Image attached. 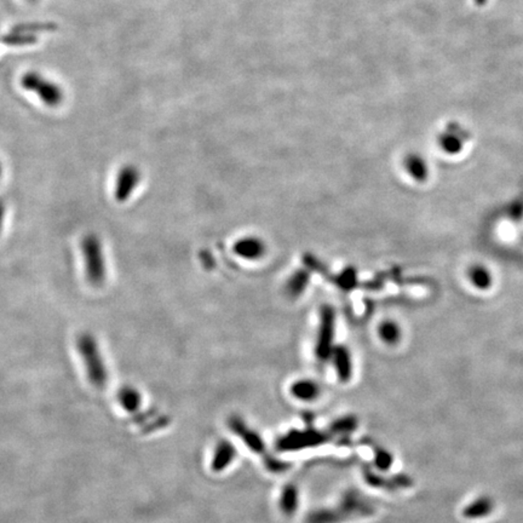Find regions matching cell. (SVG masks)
Wrapping results in <instances>:
<instances>
[{
	"label": "cell",
	"instance_id": "1",
	"mask_svg": "<svg viewBox=\"0 0 523 523\" xmlns=\"http://www.w3.org/2000/svg\"><path fill=\"white\" fill-rule=\"evenodd\" d=\"M77 349L90 383L98 389H103L108 384L109 375L97 340L91 333H81L78 337Z\"/></svg>",
	"mask_w": 523,
	"mask_h": 523
},
{
	"label": "cell",
	"instance_id": "2",
	"mask_svg": "<svg viewBox=\"0 0 523 523\" xmlns=\"http://www.w3.org/2000/svg\"><path fill=\"white\" fill-rule=\"evenodd\" d=\"M81 252L86 279L91 285L100 287L106 281V260L103 246L97 235L89 234L81 241Z\"/></svg>",
	"mask_w": 523,
	"mask_h": 523
},
{
	"label": "cell",
	"instance_id": "3",
	"mask_svg": "<svg viewBox=\"0 0 523 523\" xmlns=\"http://www.w3.org/2000/svg\"><path fill=\"white\" fill-rule=\"evenodd\" d=\"M21 85L23 89L35 92L47 106L57 107L64 101V91L60 86L56 85L52 80H47L39 73H26L22 77Z\"/></svg>",
	"mask_w": 523,
	"mask_h": 523
},
{
	"label": "cell",
	"instance_id": "4",
	"mask_svg": "<svg viewBox=\"0 0 523 523\" xmlns=\"http://www.w3.org/2000/svg\"><path fill=\"white\" fill-rule=\"evenodd\" d=\"M140 181V172L135 165H125L120 169L115 181L114 198L119 203L128 200L136 191Z\"/></svg>",
	"mask_w": 523,
	"mask_h": 523
},
{
	"label": "cell",
	"instance_id": "5",
	"mask_svg": "<svg viewBox=\"0 0 523 523\" xmlns=\"http://www.w3.org/2000/svg\"><path fill=\"white\" fill-rule=\"evenodd\" d=\"M234 252L244 260H260L265 253V244L257 236H244L235 243Z\"/></svg>",
	"mask_w": 523,
	"mask_h": 523
},
{
	"label": "cell",
	"instance_id": "6",
	"mask_svg": "<svg viewBox=\"0 0 523 523\" xmlns=\"http://www.w3.org/2000/svg\"><path fill=\"white\" fill-rule=\"evenodd\" d=\"M118 401L124 411L128 413H135L142 406V395L137 387L131 385H125L118 392Z\"/></svg>",
	"mask_w": 523,
	"mask_h": 523
},
{
	"label": "cell",
	"instance_id": "7",
	"mask_svg": "<svg viewBox=\"0 0 523 523\" xmlns=\"http://www.w3.org/2000/svg\"><path fill=\"white\" fill-rule=\"evenodd\" d=\"M234 457L235 450L233 445L228 441H221L216 447L211 468L213 471H222L233 462Z\"/></svg>",
	"mask_w": 523,
	"mask_h": 523
},
{
	"label": "cell",
	"instance_id": "8",
	"mask_svg": "<svg viewBox=\"0 0 523 523\" xmlns=\"http://www.w3.org/2000/svg\"><path fill=\"white\" fill-rule=\"evenodd\" d=\"M404 167H406V171L409 172V176L418 182H423L428 179V174H429L428 164L418 154H411L409 157H406Z\"/></svg>",
	"mask_w": 523,
	"mask_h": 523
},
{
	"label": "cell",
	"instance_id": "9",
	"mask_svg": "<svg viewBox=\"0 0 523 523\" xmlns=\"http://www.w3.org/2000/svg\"><path fill=\"white\" fill-rule=\"evenodd\" d=\"M470 282L479 289H487L493 284V277L489 269L482 264H474L468 272Z\"/></svg>",
	"mask_w": 523,
	"mask_h": 523
},
{
	"label": "cell",
	"instance_id": "10",
	"mask_svg": "<svg viewBox=\"0 0 523 523\" xmlns=\"http://www.w3.org/2000/svg\"><path fill=\"white\" fill-rule=\"evenodd\" d=\"M438 143L445 153L450 154V155L460 153L464 148L463 133L453 131V130L443 132L438 140Z\"/></svg>",
	"mask_w": 523,
	"mask_h": 523
},
{
	"label": "cell",
	"instance_id": "11",
	"mask_svg": "<svg viewBox=\"0 0 523 523\" xmlns=\"http://www.w3.org/2000/svg\"><path fill=\"white\" fill-rule=\"evenodd\" d=\"M378 335L379 338L383 340L385 344L395 345L400 342L402 331L400 325L394 320H384L383 323L379 325Z\"/></svg>",
	"mask_w": 523,
	"mask_h": 523
},
{
	"label": "cell",
	"instance_id": "12",
	"mask_svg": "<svg viewBox=\"0 0 523 523\" xmlns=\"http://www.w3.org/2000/svg\"><path fill=\"white\" fill-rule=\"evenodd\" d=\"M230 428L234 430L236 434L240 435L241 438L245 440V443H247V446L252 448L253 451L260 452L263 450V441H260V438H258V435L255 434L253 431H250L243 426L241 421H239L236 418H233L230 421Z\"/></svg>",
	"mask_w": 523,
	"mask_h": 523
},
{
	"label": "cell",
	"instance_id": "13",
	"mask_svg": "<svg viewBox=\"0 0 523 523\" xmlns=\"http://www.w3.org/2000/svg\"><path fill=\"white\" fill-rule=\"evenodd\" d=\"M319 392L318 384L313 380H308V379L298 380L292 387V394L299 400H314L315 397L319 395Z\"/></svg>",
	"mask_w": 523,
	"mask_h": 523
},
{
	"label": "cell",
	"instance_id": "14",
	"mask_svg": "<svg viewBox=\"0 0 523 523\" xmlns=\"http://www.w3.org/2000/svg\"><path fill=\"white\" fill-rule=\"evenodd\" d=\"M333 355H335V365H336L338 375L342 380H348L350 372H351V362H350L348 350L343 347H339L333 350Z\"/></svg>",
	"mask_w": 523,
	"mask_h": 523
},
{
	"label": "cell",
	"instance_id": "15",
	"mask_svg": "<svg viewBox=\"0 0 523 523\" xmlns=\"http://www.w3.org/2000/svg\"><path fill=\"white\" fill-rule=\"evenodd\" d=\"M38 39L37 35L26 32H20V30H13V33L5 35L3 38V43L11 47H23V45H32L37 43Z\"/></svg>",
	"mask_w": 523,
	"mask_h": 523
},
{
	"label": "cell",
	"instance_id": "16",
	"mask_svg": "<svg viewBox=\"0 0 523 523\" xmlns=\"http://www.w3.org/2000/svg\"><path fill=\"white\" fill-rule=\"evenodd\" d=\"M297 491L292 486H289L284 491L282 494V509L285 512H294V509L297 507Z\"/></svg>",
	"mask_w": 523,
	"mask_h": 523
},
{
	"label": "cell",
	"instance_id": "17",
	"mask_svg": "<svg viewBox=\"0 0 523 523\" xmlns=\"http://www.w3.org/2000/svg\"><path fill=\"white\" fill-rule=\"evenodd\" d=\"M55 30L56 25H54V23H23V25H20V26L15 28V30L26 32V33H32V35H35L37 32H47V30Z\"/></svg>",
	"mask_w": 523,
	"mask_h": 523
},
{
	"label": "cell",
	"instance_id": "18",
	"mask_svg": "<svg viewBox=\"0 0 523 523\" xmlns=\"http://www.w3.org/2000/svg\"><path fill=\"white\" fill-rule=\"evenodd\" d=\"M306 282H308V277H306V274H304V272H299V274H297V275L294 277V280L289 282V292L294 294H301L303 289H304V286L306 285Z\"/></svg>",
	"mask_w": 523,
	"mask_h": 523
},
{
	"label": "cell",
	"instance_id": "19",
	"mask_svg": "<svg viewBox=\"0 0 523 523\" xmlns=\"http://www.w3.org/2000/svg\"><path fill=\"white\" fill-rule=\"evenodd\" d=\"M5 205L3 201L0 200V233H1V229H3V224H4V220H5Z\"/></svg>",
	"mask_w": 523,
	"mask_h": 523
},
{
	"label": "cell",
	"instance_id": "20",
	"mask_svg": "<svg viewBox=\"0 0 523 523\" xmlns=\"http://www.w3.org/2000/svg\"><path fill=\"white\" fill-rule=\"evenodd\" d=\"M487 1L488 0H474V3L477 5V6H485L486 4H487Z\"/></svg>",
	"mask_w": 523,
	"mask_h": 523
},
{
	"label": "cell",
	"instance_id": "21",
	"mask_svg": "<svg viewBox=\"0 0 523 523\" xmlns=\"http://www.w3.org/2000/svg\"><path fill=\"white\" fill-rule=\"evenodd\" d=\"M1 174H3V166H1V162H0V177H1Z\"/></svg>",
	"mask_w": 523,
	"mask_h": 523
},
{
	"label": "cell",
	"instance_id": "22",
	"mask_svg": "<svg viewBox=\"0 0 523 523\" xmlns=\"http://www.w3.org/2000/svg\"><path fill=\"white\" fill-rule=\"evenodd\" d=\"M28 1H35V0H28Z\"/></svg>",
	"mask_w": 523,
	"mask_h": 523
}]
</instances>
